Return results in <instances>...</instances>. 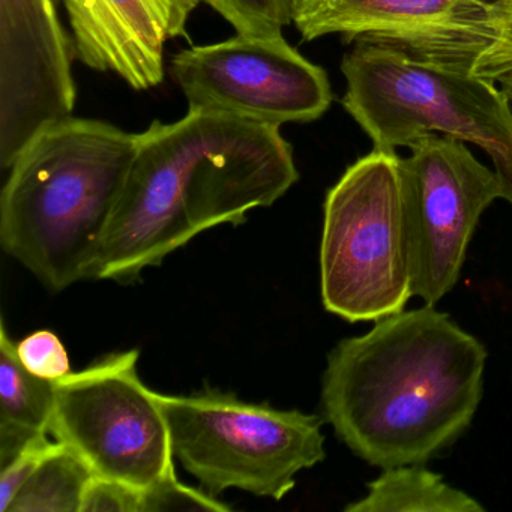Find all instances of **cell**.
<instances>
[{"instance_id":"6da1fadb","label":"cell","mask_w":512,"mask_h":512,"mask_svg":"<svg viewBox=\"0 0 512 512\" xmlns=\"http://www.w3.org/2000/svg\"><path fill=\"white\" fill-rule=\"evenodd\" d=\"M280 128L190 109L139 133L89 278L131 281L205 230L245 223L298 182Z\"/></svg>"},{"instance_id":"7a4b0ae2","label":"cell","mask_w":512,"mask_h":512,"mask_svg":"<svg viewBox=\"0 0 512 512\" xmlns=\"http://www.w3.org/2000/svg\"><path fill=\"white\" fill-rule=\"evenodd\" d=\"M487 350L434 305L379 320L328 356L322 409L370 466L422 464L472 424Z\"/></svg>"},{"instance_id":"3957f363","label":"cell","mask_w":512,"mask_h":512,"mask_svg":"<svg viewBox=\"0 0 512 512\" xmlns=\"http://www.w3.org/2000/svg\"><path fill=\"white\" fill-rule=\"evenodd\" d=\"M137 142L139 134L74 116L35 134L0 196L5 253L55 292L88 280Z\"/></svg>"},{"instance_id":"277c9868","label":"cell","mask_w":512,"mask_h":512,"mask_svg":"<svg viewBox=\"0 0 512 512\" xmlns=\"http://www.w3.org/2000/svg\"><path fill=\"white\" fill-rule=\"evenodd\" d=\"M341 71L346 112L374 149L395 152L443 134L484 149L512 205V116L490 80L410 58L382 44L355 41Z\"/></svg>"},{"instance_id":"5b68a950","label":"cell","mask_w":512,"mask_h":512,"mask_svg":"<svg viewBox=\"0 0 512 512\" xmlns=\"http://www.w3.org/2000/svg\"><path fill=\"white\" fill-rule=\"evenodd\" d=\"M320 292L349 323L379 322L412 298L397 152L373 149L326 194Z\"/></svg>"},{"instance_id":"8992f818","label":"cell","mask_w":512,"mask_h":512,"mask_svg":"<svg viewBox=\"0 0 512 512\" xmlns=\"http://www.w3.org/2000/svg\"><path fill=\"white\" fill-rule=\"evenodd\" d=\"M173 455L212 496L236 488L280 500L325 460L322 419L221 391L160 394Z\"/></svg>"},{"instance_id":"52a82bcc","label":"cell","mask_w":512,"mask_h":512,"mask_svg":"<svg viewBox=\"0 0 512 512\" xmlns=\"http://www.w3.org/2000/svg\"><path fill=\"white\" fill-rule=\"evenodd\" d=\"M139 352L115 353L56 380L50 434L101 478L145 488L175 470L160 394L137 373Z\"/></svg>"},{"instance_id":"ba28073f","label":"cell","mask_w":512,"mask_h":512,"mask_svg":"<svg viewBox=\"0 0 512 512\" xmlns=\"http://www.w3.org/2000/svg\"><path fill=\"white\" fill-rule=\"evenodd\" d=\"M409 149L400 179L410 287L436 305L460 280L476 224L502 185L455 137L428 134Z\"/></svg>"},{"instance_id":"9c48e42d","label":"cell","mask_w":512,"mask_h":512,"mask_svg":"<svg viewBox=\"0 0 512 512\" xmlns=\"http://www.w3.org/2000/svg\"><path fill=\"white\" fill-rule=\"evenodd\" d=\"M170 76L190 109L281 128L322 118L331 107L328 74L281 35L236 34L181 50Z\"/></svg>"},{"instance_id":"30bf717a","label":"cell","mask_w":512,"mask_h":512,"mask_svg":"<svg viewBox=\"0 0 512 512\" xmlns=\"http://www.w3.org/2000/svg\"><path fill=\"white\" fill-rule=\"evenodd\" d=\"M73 41L55 0H0V167L76 109Z\"/></svg>"},{"instance_id":"8fae6325","label":"cell","mask_w":512,"mask_h":512,"mask_svg":"<svg viewBox=\"0 0 512 512\" xmlns=\"http://www.w3.org/2000/svg\"><path fill=\"white\" fill-rule=\"evenodd\" d=\"M74 53L98 73L121 77L134 91L158 88L166 76L167 41L185 35L202 0H62Z\"/></svg>"},{"instance_id":"7c38bea8","label":"cell","mask_w":512,"mask_h":512,"mask_svg":"<svg viewBox=\"0 0 512 512\" xmlns=\"http://www.w3.org/2000/svg\"><path fill=\"white\" fill-rule=\"evenodd\" d=\"M305 41L340 34L347 43L512 26L508 0H295Z\"/></svg>"},{"instance_id":"4fadbf2b","label":"cell","mask_w":512,"mask_h":512,"mask_svg":"<svg viewBox=\"0 0 512 512\" xmlns=\"http://www.w3.org/2000/svg\"><path fill=\"white\" fill-rule=\"evenodd\" d=\"M56 382L35 376L20 361L17 344L0 329V467L37 437L50 434Z\"/></svg>"},{"instance_id":"5bb4252c","label":"cell","mask_w":512,"mask_h":512,"mask_svg":"<svg viewBox=\"0 0 512 512\" xmlns=\"http://www.w3.org/2000/svg\"><path fill=\"white\" fill-rule=\"evenodd\" d=\"M346 512H484V506L422 464L388 467Z\"/></svg>"},{"instance_id":"9a60e30c","label":"cell","mask_w":512,"mask_h":512,"mask_svg":"<svg viewBox=\"0 0 512 512\" xmlns=\"http://www.w3.org/2000/svg\"><path fill=\"white\" fill-rule=\"evenodd\" d=\"M94 476L82 455L55 439L8 512H80Z\"/></svg>"},{"instance_id":"2e32d148","label":"cell","mask_w":512,"mask_h":512,"mask_svg":"<svg viewBox=\"0 0 512 512\" xmlns=\"http://www.w3.org/2000/svg\"><path fill=\"white\" fill-rule=\"evenodd\" d=\"M235 28L236 34L281 35L293 20L295 0H202Z\"/></svg>"},{"instance_id":"e0dca14e","label":"cell","mask_w":512,"mask_h":512,"mask_svg":"<svg viewBox=\"0 0 512 512\" xmlns=\"http://www.w3.org/2000/svg\"><path fill=\"white\" fill-rule=\"evenodd\" d=\"M230 506L208 491L196 490L176 478L175 470L157 484L143 490V512L209 511L227 512Z\"/></svg>"},{"instance_id":"ac0fdd59","label":"cell","mask_w":512,"mask_h":512,"mask_svg":"<svg viewBox=\"0 0 512 512\" xmlns=\"http://www.w3.org/2000/svg\"><path fill=\"white\" fill-rule=\"evenodd\" d=\"M17 353L22 364L43 379L56 382L71 373L70 358L61 338L47 329L34 332L20 341Z\"/></svg>"},{"instance_id":"d6986e66","label":"cell","mask_w":512,"mask_h":512,"mask_svg":"<svg viewBox=\"0 0 512 512\" xmlns=\"http://www.w3.org/2000/svg\"><path fill=\"white\" fill-rule=\"evenodd\" d=\"M80 512H143V490L95 475L86 488Z\"/></svg>"},{"instance_id":"ffe728a7","label":"cell","mask_w":512,"mask_h":512,"mask_svg":"<svg viewBox=\"0 0 512 512\" xmlns=\"http://www.w3.org/2000/svg\"><path fill=\"white\" fill-rule=\"evenodd\" d=\"M55 440L46 436L37 437L25 446L16 457L11 458L7 464L0 467V512H8L11 503L22 490L23 485L31 478L34 470L40 464L41 458Z\"/></svg>"},{"instance_id":"44dd1931","label":"cell","mask_w":512,"mask_h":512,"mask_svg":"<svg viewBox=\"0 0 512 512\" xmlns=\"http://www.w3.org/2000/svg\"><path fill=\"white\" fill-rule=\"evenodd\" d=\"M500 91H502L503 97H505L506 103H508L509 112H511L512 116V74H509V76L503 77L502 80H500Z\"/></svg>"},{"instance_id":"7402d4cb","label":"cell","mask_w":512,"mask_h":512,"mask_svg":"<svg viewBox=\"0 0 512 512\" xmlns=\"http://www.w3.org/2000/svg\"><path fill=\"white\" fill-rule=\"evenodd\" d=\"M508 2H509V4H511V5H512V0H508Z\"/></svg>"}]
</instances>
